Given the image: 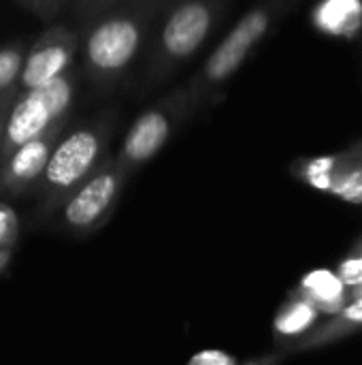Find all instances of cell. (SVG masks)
Returning <instances> with one entry per match:
<instances>
[{
	"label": "cell",
	"mask_w": 362,
	"mask_h": 365,
	"mask_svg": "<svg viewBox=\"0 0 362 365\" xmlns=\"http://www.w3.org/2000/svg\"><path fill=\"white\" fill-rule=\"evenodd\" d=\"M337 276H339V280L346 287H362V255L361 257L346 259L339 265V274Z\"/></svg>",
	"instance_id": "obj_19"
},
{
	"label": "cell",
	"mask_w": 362,
	"mask_h": 365,
	"mask_svg": "<svg viewBox=\"0 0 362 365\" xmlns=\"http://www.w3.org/2000/svg\"><path fill=\"white\" fill-rule=\"evenodd\" d=\"M222 17V0H162L145 47L143 94L166 86L203 47Z\"/></svg>",
	"instance_id": "obj_3"
},
{
	"label": "cell",
	"mask_w": 362,
	"mask_h": 365,
	"mask_svg": "<svg viewBox=\"0 0 362 365\" xmlns=\"http://www.w3.org/2000/svg\"><path fill=\"white\" fill-rule=\"evenodd\" d=\"M331 192H335L337 197H341L350 203H362V167L352 169L348 173H341V175H335Z\"/></svg>",
	"instance_id": "obj_15"
},
{
	"label": "cell",
	"mask_w": 362,
	"mask_h": 365,
	"mask_svg": "<svg viewBox=\"0 0 362 365\" xmlns=\"http://www.w3.org/2000/svg\"><path fill=\"white\" fill-rule=\"evenodd\" d=\"M303 178L307 184H312L318 190H331L333 178H335V158L322 156L314 158L303 167Z\"/></svg>",
	"instance_id": "obj_14"
},
{
	"label": "cell",
	"mask_w": 362,
	"mask_h": 365,
	"mask_svg": "<svg viewBox=\"0 0 362 365\" xmlns=\"http://www.w3.org/2000/svg\"><path fill=\"white\" fill-rule=\"evenodd\" d=\"M70 120L55 124L53 128L45 130L43 135L26 141L15 152H11L0 163V195L4 197H26L36 190L49 156L68 128Z\"/></svg>",
	"instance_id": "obj_9"
},
{
	"label": "cell",
	"mask_w": 362,
	"mask_h": 365,
	"mask_svg": "<svg viewBox=\"0 0 362 365\" xmlns=\"http://www.w3.org/2000/svg\"><path fill=\"white\" fill-rule=\"evenodd\" d=\"M344 317L354 325H362V293H358L356 299L344 310Z\"/></svg>",
	"instance_id": "obj_22"
},
{
	"label": "cell",
	"mask_w": 362,
	"mask_h": 365,
	"mask_svg": "<svg viewBox=\"0 0 362 365\" xmlns=\"http://www.w3.org/2000/svg\"><path fill=\"white\" fill-rule=\"evenodd\" d=\"M162 0H122L79 26L81 73L98 92L115 90L143 56Z\"/></svg>",
	"instance_id": "obj_1"
},
{
	"label": "cell",
	"mask_w": 362,
	"mask_h": 365,
	"mask_svg": "<svg viewBox=\"0 0 362 365\" xmlns=\"http://www.w3.org/2000/svg\"><path fill=\"white\" fill-rule=\"evenodd\" d=\"M271 17L273 13L269 6H254L252 11H247L222 38V43L207 56V60L190 77V81L183 83L194 113H198L209 103H215L228 79L243 66L252 49L269 32Z\"/></svg>",
	"instance_id": "obj_5"
},
{
	"label": "cell",
	"mask_w": 362,
	"mask_h": 365,
	"mask_svg": "<svg viewBox=\"0 0 362 365\" xmlns=\"http://www.w3.org/2000/svg\"><path fill=\"white\" fill-rule=\"evenodd\" d=\"M122 0H70L73 6V15H75V24L83 26L90 19H94L96 15H100L102 11L119 4Z\"/></svg>",
	"instance_id": "obj_17"
},
{
	"label": "cell",
	"mask_w": 362,
	"mask_h": 365,
	"mask_svg": "<svg viewBox=\"0 0 362 365\" xmlns=\"http://www.w3.org/2000/svg\"><path fill=\"white\" fill-rule=\"evenodd\" d=\"M318 310L305 297L292 299L275 317V331L280 336H299L316 323Z\"/></svg>",
	"instance_id": "obj_12"
},
{
	"label": "cell",
	"mask_w": 362,
	"mask_h": 365,
	"mask_svg": "<svg viewBox=\"0 0 362 365\" xmlns=\"http://www.w3.org/2000/svg\"><path fill=\"white\" fill-rule=\"evenodd\" d=\"M130 178L115 163L113 154L58 207L51 222L60 231L73 235H90L98 231L117 207L122 190Z\"/></svg>",
	"instance_id": "obj_7"
},
{
	"label": "cell",
	"mask_w": 362,
	"mask_h": 365,
	"mask_svg": "<svg viewBox=\"0 0 362 365\" xmlns=\"http://www.w3.org/2000/svg\"><path fill=\"white\" fill-rule=\"evenodd\" d=\"M81 32L77 24L49 26L26 51L17 79V92L34 90L75 68Z\"/></svg>",
	"instance_id": "obj_8"
},
{
	"label": "cell",
	"mask_w": 362,
	"mask_h": 365,
	"mask_svg": "<svg viewBox=\"0 0 362 365\" xmlns=\"http://www.w3.org/2000/svg\"><path fill=\"white\" fill-rule=\"evenodd\" d=\"M301 291L307 302L316 306L318 312H337L346 302V284L337 274L329 269L309 272L301 280Z\"/></svg>",
	"instance_id": "obj_11"
},
{
	"label": "cell",
	"mask_w": 362,
	"mask_h": 365,
	"mask_svg": "<svg viewBox=\"0 0 362 365\" xmlns=\"http://www.w3.org/2000/svg\"><path fill=\"white\" fill-rule=\"evenodd\" d=\"M32 13H36L41 19H53L58 17L70 0H21Z\"/></svg>",
	"instance_id": "obj_18"
},
{
	"label": "cell",
	"mask_w": 362,
	"mask_h": 365,
	"mask_svg": "<svg viewBox=\"0 0 362 365\" xmlns=\"http://www.w3.org/2000/svg\"><path fill=\"white\" fill-rule=\"evenodd\" d=\"M192 115L194 111L186 86L173 88L130 124L119 150L113 154L115 163L128 178H132L171 141L179 126Z\"/></svg>",
	"instance_id": "obj_6"
},
{
	"label": "cell",
	"mask_w": 362,
	"mask_h": 365,
	"mask_svg": "<svg viewBox=\"0 0 362 365\" xmlns=\"http://www.w3.org/2000/svg\"><path fill=\"white\" fill-rule=\"evenodd\" d=\"M26 51H28V43L23 38L0 45V96L17 88Z\"/></svg>",
	"instance_id": "obj_13"
},
{
	"label": "cell",
	"mask_w": 362,
	"mask_h": 365,
	"mask_svg": "<svg viewBox=\"0 0 362 365\" xmlns=\"http://www.w3.org/2000/svg\"><path fill=\"white\" fill-rule=\"evenodd\" d=\"M358 293H362V287H361V289H358Z\"/></svg>",
	"instance_id": "obj_25"
},
{
	"label": "cell",
	"mask_w": 362,
	"mask_h": 365,
	"mask_svg": "<svg viewBox=\"0 0 362 365\" xmlns=\"http://www.w3.org/2000/svg\"><path fill=\"white\" fill-rule=\"evenodd\" d=\"M19 240V218L17 212L0 201V250H13Z\"/></svg>",
	"instance_id": "obj_16"
},
{
	"label": "cell",
	"mask_w": 362,
	"mask_h": 365,
	"mask_svg": "<svg viewBox=\"0 0 362 365\" xmlns=\"http://www.w3.org/2000/svg\"><path fill=\"white\" fill-rule=\"evenodd\" d=\"M314 26L329 36H354L362 28V0H320Z\"/></svg>",
	"instance_id": "obj_10"
},
{
	"label": "cell",
	"mask_w": 362,
	"mask_h": 365,
	"mask_svg": "<svg viewBox=\"0 0 362 365\" xmlns=\"http://www.w3.org/2000/svg\"><path fill=\"white\" fill-rule=\"evenodd\" d=\"M186 365H237L235 357H230L224 351L218 349H209V351H201L196 353Z\"/></svg>",
	"instance_id": "obj_20"
},
{
	"label": "cell",
	"mask_w": 362,
	"mask_h": 365,
	"mask_svg": "<svg viewBox=\"0 0 362 365\" xmlns=\"http://www.w3.org/2000/svg\"><path fill=\"white\" fill-rule=\"evenodd\" d=\"M11 255H13V250H0V274L9 267V263H11Z\"/></svg>",
	"instance_id": "obj_23"
},
{
	"label": "cell",
	"mask_w": 362,
	"mask_h": 365,
	"mask_svg": "<svg viewBox=\"0 0 362 365\" xmlns=\"http://www.w3.org/2000/svg\"><path fill=\"white\" fill-rule=\"evenodd\" d=\"M117 122V107H107L64 130L34 190L38 222L51 220L58 207L105 163Z\"/></svg>",
	"instance_id": "obj_2"
},
{
	"label": "cell",
	"mask_w": 362,
	"mask_h": 365,
	"mask_svg": "<svg viewBox=\"0 0 362 365\" xmlns=\"http://www.w3.org/2000/svg\"><path fill=\"white\" fill-rule=\"evenodd\" d=\"M245 365H273V359H258V361H250Z\"/></svg>",
	"instance_id": "obj_24"
},
{
	"label": "cell",
	"mask_w": 362,
	"mask_h": 365,
	"mask_svg": "<svg viewBox=\"0 0 362 365\" xmlns=\"http://www.w3.org/2000/svg\"><path fill=\"white\" fill-rule=\"evenodd\" d=\"M17 96V88L9 90L0 96V150H2V139H4V126H6V115L13 105V98Z\"/></svg>",
	"instance_id": "obj_21"
},
{
	"label": "cell",
	"mask_w": 362,
	"mask_h": 365,
	"mask_svg": "<svg viewBox=\"0 0 362 365\" xmlns=\"http://www.w3.org/2000/svg\"><path fill=\"white\" fill-rule=\"evenodd\" d=\"M79 75L81 71L75 66L45 86L17 92L6 115L0 163L26 141L43 135L64 120H70L79 92Z\"/></svg>",
	"instance_id": "obj_4"
}]
</instances>
